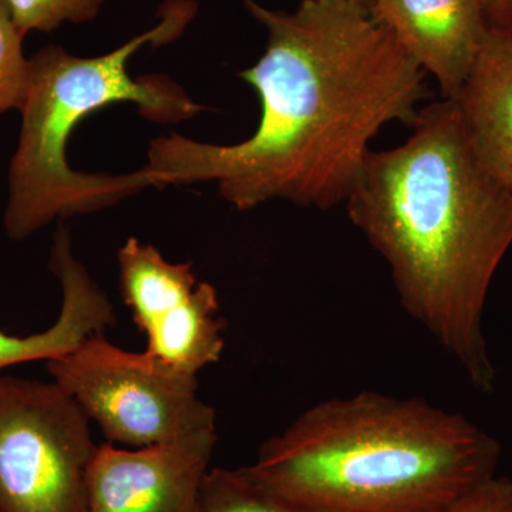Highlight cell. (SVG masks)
Returning <instances> with one entry per match:
<instances>
[{
	"mask_svg": "<svg viewBox=\"0 0 512 512\" xmlns=\"http://www.w3.org/2000/svg\"><path fill=\"white\" fill-rule=\"evenodd\" d=\"M244 5L268 32L264 56L239 74L261 101L255 133L234 146L158 137L141 170L157 188L214 181L241 211L272 200L318 210L345 204L373 138L393 121L416 120L429 97L427 74L369 5Z\"/></svg>",
	"mask_w": 512,
	"mask_h": 512,
	"instance_id": "cell-1",
	"label": "cell"
},
{
	"mask_svg": "<svg viewBox=\"0 0 512 512\" xmlns=\"http://www.w3.org/2000/svg\"><path fill=\"white\" fill-rule=\"evenodd\" d=\"M410 127L402 146L370 151L346 211L389 265L407 315L488 393L497 370L484 311L512 247V188L478 161L456 101L427 104Z\"/></svg>",
	"mask_w": 512,
	"mask_h": 512,
	"instance_id": "cell-2",
	"label": "cell"
},
{
	"mask_svg": "<svg viewBox=\"0 0 512 512\" xmlns=\"http://www.w3.org/2000/svg\"><path fill=\"white\" fill-rule=\"evenodd\" d=\"M501 453L464 414L363 390L309 407L244 468L303 512H450L493 480Z\"/></svg>",
	"mask_w": 512,
	"mask_h": 512,
	"instance_id": "cell-3",
	"label": "cell"
},
{
	"mask_svg": "<svg viewBox=\"0 0 512 512\" xmlns=\"http://www.w3.org/2000/svg\"><path fill=\"white\" fill-rule=\"evenodd\" d=\"M194 0H167L153 28L97 57H80L47 46L30 57V86L22 114L18 148L9 167L6 234L23 241L56 218L111 207L150 187L143 170L126 175L73 171L67 141L74 127L114 103L137 104L138 113L160 124L191 119L204 107L167 77L134 79L128 62L146 46L174 42L195 18Z\"/></svg>",
	"mask_w": 512,
	"mask_h": 512,
	"instance_id": "cell-4",
	"label": "cell"
},
{
	"mask_svg": "<svg viewBox=\"0 0 512 512\" xmlns=\"http://www.w3.org/2000/svg\"><path fill=\"white\" fill-rule=\"evenodd\" d=\"M47 370L111 444L143 448L217 430V412L198 397L197 376L120 349L104 333L50 360Z\"/></svg>",
	"mask_w": 512,
	"mask_h": 512,
	"instance_id": "cell-5",
	"label": "cell"
},
{
	"mask_svg": "<svg viewBox=\"0 0 512 512\" xmlns=\"http://www.w3.org/2000/svg\"><path fill=\"white\" fill-rule=\"evenodd\" d=\"M96 448L59 384L0 377V512H87Z\"/></svg>",
	"mask_w": 512,
	"mask_h": 512,
	"instance_id": "cell-6",
	"label": "cell"
},
{
	"mask_svg": "<svg viewBox=\"0 0 512 512\" xmlns=\"http://www.w3.org/2000/svg\"><path fill=\"white\" fill-rule=\"evenodd\" d=\"M119 265L121 293L146 333L148 356L191 376L220 362L225 323L217 289L198 284L191 262L171 264L153 245L130 238Z\"/></svg>",
	"mask_w": 512,
	"mask_h": 512,
	"instance_id": "cell-7",
	"label": "cell"
},
{
	"mask_svg": "<svg viewBox=\"0 0 512 512\" xmlns=\"http://www.w3.org/2000/svg\"><path fill=\"white\" fill-rule=\"evenodd\" d=\"M217 430L157 446H97L87 477V512H201L202 485Z\"/></svg>",
	"mask_w": 512,
	"mask_h": 512,
	"instance_id": "cell-8",
	"label": "cell"
},
{
	"mask_svg": "<svg viewBox=\"0 0 512 512\" xmlns=\"http://www.w3.org/2000/svg\"><path fill=\"white\" fill-rule=\"evenodd\" d=\"M373 18L431 74L444 99L466 84L488 32L481 0H372Z\"/></svg>",
	"mask_w": 512,
	"mask_h": 512,
	"instance_id": "cell-9",
	"label": "cell"
},
{
	"mask_svg": "<svg viewBox=\"0 0 512 512\" xmlns=\"http://www.w3.org/2000/svg\"><path fill=\"white\" fill-rule=\"evenodd\" d=\"M50 269L62 285V311L52 328L30 336H12L0 330V370L5 367L60 359L94 335L116 323V311L94 282L82 262L73 254L69 231L60 227L55 234Z\"/></svg>",
	"mask_w": 512,
	"mask_h": 512,
	"instance_id": "cell-10",
	"label": "cell"
},
{
	"mask_svg": "<svg viewBox=\"0 0 512 512\" xmlns=\"http://www.w3.org/2000/svg\"><path fill=\"white\" fill-rule=\"evenodd\" d=\"M454 101L478 161L512 188V33L488 29Z\"/></svg>",
	"mask_w": 512,
	"mask_h": 512,
	"instance_id": "cell-11",
	"label": "cell"
},
{
	"mask_svg": "<svg viewBox=\"0 0 512 512\" xmlns=\"http://www.w3.org/2000/svg\"><path fill=\"white\" fill-rule=\"evenodd\" d=\"M201 512H303L266 491L244 467H215L202 485Z\"/></svg>",
	"mask_w": 512,
	"mask_h": 512,
	"instance_id": "cell-12",
	"label": "cell"
},
{
	"mask_svg": "<svg viewBox=\"0 0 512 512\" xmlns=\"http://www.w3.org/2000/svg\"><path fill=\"white\" fill-rule=\"evenodd\" d=\"M13 22L23 35L50 33L64 23L92 22L106 0H3Z\"/></svg>",
	"mask_w": 512,
	"mask_h": 512,
	"instance_id": "cell-13",
	"label": "cell"
},
{
	"mask_svg": "<svg viewBox=\"0 0 512 512\" xmlns=\"http://www.w3.org/2000/svg\"><path fill=\"white\" fill-rule=\"evenodd\" d=\"M23 35L0 0V114L22 110L30 86V59L23 53Z\"/></svg>",
	"mask_w": 512,
	"mask_h": 512,
	"instance_id": "cell-14",
	"label": "cell"
},
{
	"mask_svg": "<svg viewBox=\"0 0 512 512\" xmlns=\"http://www.w3.org/2000/svg\"><path fill=\"white\" fill-rule=\"evenodd\" d=\"M450 512H512V478L495 476Z\"/></svg>",
	"mask_w": 512,
	"mask_h": 512,
	"instance_id": "cell-15",
	"label": "cell"
},
{
	"mask_svg": "<svg viewBox=\"0 0 512 512\" xmlns=\"http://www.w3.org/2000/svg\"><path fill=\"white\" fill-rule=\"evenodd\" d=\"M488 29L512 33V0H481Z\"/></svg>",
	"mask_w": 512,
	"mask_h": 512,
	"instance_id": "cell-16",
	"label": "cell"
},
{
	"mask_svg": "<svg viewBox=\"0 0 512 512\" xmlns=\"http://www.w3.org/2000/svg\"><path fill=\"white\" fill-rule=\"evenodd\" d=\"M353 2L363 3V5H369L372 0H353Z\"/></svg>",
	"mask_w": 512,
	"mask_h": 512,
	"instance_id": "cell-17",
	"label": "cell"
}]
</instances>
